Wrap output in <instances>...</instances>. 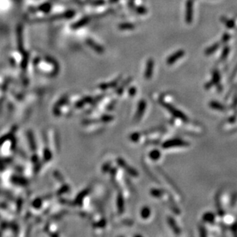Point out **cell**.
Here are the masks:
<instances>
[{"label":"cell","instance_id":"obj_24","mask_svg":"<svg viewBox=\"0 0 237 237\" xmlns=\"http://www.w3.org/2000/svg\"><path fill=\"white\" fill-rule=\"evenodd\" d=\"M199 230L200 234L201 236H206L207 235V230H206V229H205V227L203 226H200Z\"/></svg>","mask_w":237,"mask_h":237},{"label":"cell","instance_id":"obj_23","mask_svg":"<svg viewBox=\"0 0 237 237\" xmlns=\"http://www.w3.org/2000/svg\"><path fill=\"white\" fill-rule=\"evenodd\" d=\"M230 34H229V33H224L223 35V37H222V39H221V41H222L223 43H226V42L230 40Z\"/></svg>","mask_w":237,"mask_h":237},{"label":"cell","instance_id":"obj_8","mask_svg":"<svg viewBox=\"0 0 237 237\" xmlns=\"http://www.w3.org/2000/svg\"><path fill=\"white\" fill-rule=\"evenodd\" d=\"M167 222H168L169 226H170V227L172 229V230L174 231V233L176 234V235H179V234L180 233V228L178 227L177 225H176L174 219L173 218V217H171V216H168V217H167Z\"/></svg>","mask_w":237,"mask_h":237},{"label":"cell","instance_id":"obj_3","mask_svg":"<svg viewBox=\"0 0 237 237\" xmlns=\"http://www.w3.org/2000/svg\"><path fill=\"white\" fill-rule=\"evenodd\" d=\"M193 0H187L186 5V22L190 24L193 21Z\"/></svg>","mask_w":237,"mask_h":237},{"label":"cell","instance_id":"obj_28","mask_svg":"<svg viewBox=\"0 0 237 237\" xmlns=\"http://www.w3.org/2000/svg\"><path fill=\"white\" fill-rule=\"evenodd\" d=\"M236 73H237V66L236 67V68L234 69V71H233V75H231V77H230V79H234V77L236 76Z\"/></svg>","mask_w":237,"mask_h":237},{"label":"cell","instance_id":"obj_20","mask_svg":"<svg viewBox=\"0 0 237 237\" xmlns=\"http://www.w3.org/2000/svg\"><path fill=\"white\" fill-rule=\"evenodd\" d=\"M135 12L137 13L140 14V15H144L147 12V9L143 6H139V7L136 8Z\"/></svg>","mask_w":237,"mask_h":237},{"label":"cell","instance_id":"obj_18","mask_svg":"<svg viewBox=\"0 0 237 237\" xmlns=\"http://www.w3.org/2000/svg\"><path fill=\"white\" fill-rule=\"evenodd\" d=\"M149 157L153 161H157L161 157V152L158 150H153L150 153Z\"/></svg>","mask_w":237,"mask_h":237},{"label":"cell","instance_id":"obj_4","mask_svg":"<svg viewBox=\"0 0 237 237\" xmlns=\"http://www.w3.org/2000/svg\"><path fill=\"white\" fill-rule=\"evenodd\" d=\"M117 164H118V165L120 166V167L124 168V170H125V171H127L129 175H130V176H134V177H137V176H138V171H137L135 169L132 168L131 166H129L128 164H126V162H125L123 159L121 158L117 159Z\"/></svg>","mask_w":237,"mask_h":237},{"label":"cell","instance_id":"obj_26","mask_svg":"<svg viewBox=\"0 0 237 237\" xmlns=\"http://www.w3.org/2000/svg\"><path fill=\"white\" fill-rule=\"evenodd\" d=\"M232 231L235 236H237V223H235L233 226H232Z\"/></svg>","mask_w":237,"mask_h":237},{"label":"cell","instance_id":"obj_5","mask_svg":"<svg viewBox=\"0 0 237 237\" xmlns=\"http://www.w3.org/2000/svg\"><path fill=\"white\" fill-rule=\"evenodd\" d=\"M146 107H147V103L145 102V101L144 100L140 101L138 106V110H137V112H136V115L134 118L136 122H138L140 120V118H141L144 112H145Z\"/></svg>","mask_w":237,"mask_h":237},{"label":"cell","instance_id":"obj_9","mask_svg":"<svg viewBox=\"0 0 237 237\" xmlns=\"http://www.w3.org/2000/svg\"><path fill=\"white\" fill-rule=\"evenodd\" d=\"M220 80H221V76H220V71L216 69H214L212 72V80L210 81L213 85L214 84L218 85L219 84H220Z\"/></svg>","mask_w":237,"mask_h":237},{"label":"cell","instance_id":"obj_22","mask_svg":"<svg viewBox=\"0 0 237 237\" xmlns=\"http://www.w3.org/2000/svg\"><path fill=\"white\" fill-rule=\"evenodd\" d=\"M132 81L131 78H129V79H127V80L125 81V82H124V84H123L122 86H120V88L118 89V91H117V93H118L119 94H122L123 91H124V88H125V87H126L127 84H129V83H130V81Z\"/></svg>","mask_w":237,"mask_h":237},{"label":"cell","instance_id":"obj_1","mask_svg":"<svg viewBox=\"0 0 237 237\" xmlns=\"http://www.w3.org/2000/svg\"><path fill=\"white\" fill-rule=\"evenodd\" d=\"M160 103H161V105H162L163 107H164L165 108H166V109L169 112H170V113L172 114L173 116H174V117H176V118L180 119V120H183L184 122H187L188 120H189V118L187 117V116L186 115H184V114L183 113L182 111H180V110H178V109H176V108H175V107H174L172 104L166 103V102H164V101H162V100L160 101Z\"/></svg>","mask_w":237,"mask_h":237},{"label":"cell","instance_id":"obj_15","mask_svg":"<svg viewBox=\"0 0 237 237\" xmlns=\"http://www.w3.org/2000/svg\"><path fill=\"white\" fill-rule=\"evenodd\" d=\"M230 51V48L229 46L226 45V47H224L223 50V52H222V54H221V56H220V61H223L226 60V58L228 57V55H229Z\"/></svg>","mask_w":237,"mask_h":237},{"label":"cell","instance_id":"obj_6","mask_svg":"<svg viewBox=\"0 0 237 237\" xmlns=\"http://www.w3.org/2000/svg\"><path fill=\"white\" fill-rule=\"evenodd\" d=\"M153 68H154V61L153 58H149L147 61V65H146L145 71H144V78L147 80H149L151 79V77L153 75Z\"/></svg>","mask_w":237,"mask_h":237},{"label":"cell","instance_id":"obj_7","mask_svg":"<svg viewBox=\"0 0 237 237\" xmlns=\"http://www.w3.org/2000/svg\"><path fill=\"white\" fill-rule=\"evenodd\" d=\"M185 55V52H184V50H179L177 52H174L173 55L169 56L166 59V64L169 65H173L174 63H175L176 61L180 59V58H182L183 56Z\"/></svg>","mask_w":237,"mask_h":237},{"label":"cell","instance_id":"obj_13","mask_svg":"<svg viewBox=\"0 0 237 237\" xmlns=\"http://www.w3.org/2000/svg\"><path fill=\"white\" fill-rule=\"evenodd\" d=\"M221 21H222V22L223 23L224 25L227 27L228 29H233L234 27H235V22H234V21H233L231 19H227L226 17H224V16L221 17Z\"/></svg>","mask_w":237,"mask_h":237},{"label":"cell","instance_id":"obj_10","mask_svg":"<svg viewBox=\"0 0 237 237\" xmlns=\"http://www.w3.org/2000/svg\"><path fill=\"white\" fill-rule=\"evenodd\" d=\"M209 105L211 108L215 110H217V111H226V107L222 104L220 102H217L216 101H212V102H210Z\"/></svg>","mask_w":237,"mask_h":237},{"label":"cell","instance_id":"obj_29","mask_svg":"<svg viewBox=\"0 0 237 237\" xmlns=\"http://www.w3.org/2000/svg\"><path fill=\"white\" fill-rule=\"evenodd\" d=\"M134 0H129V2H128V4H129V6H130V8H132L133 6H134Z\"/></svg>","mask_w":237,"mask_h":237},{"label":"cell","instance_id":"obj_30","mask_svg":"<svg viewBox=\"0 0 237 237\" xmlns=\"http://www.w3.org/2000/svg\"><path fill=\"white\" fill-rule=\"evenodd\" d=\"M115 1H117V0H115Z\"/></svg>","mask_w":237,"mask_h":237},{"label":"cell","instance_id":"obj_19","mask_svg":"<svg viewBox=\"0 0 237 237\" xmlns=\"http://www.w3.org/2000/svg\"><path fill=\"white\" fill-rule=\"evenodd\" d=\"M151 196L158 198V197H161L163 195V191L161 189H152L151 190Z\"/></svg>","mask_w":237,"mask_h":237},{"label":"cell","instance_id":"obj_14","mask_svg":"<svg viewBox=\"0 0 237 237\" xmlns=\"http://www.w3.org/2000/svg\"><path fill=\"white\" fill-rule=\"evenodd\" d=\"M117 208L120 213H122L124 210V201L121 194H119L117 198Z\"/></svg>","mask_w":237,"mask_h":237},{"label":"cell","instance_id":"obj_11","mask_svg":"<svg viewBox=\"0 0 237 237\" xmlns=\"http://www.w3.org/2000/svg\"><path fill=\"white\" fill-rule=\"evenodd\" d=\"M220 42H216V43H214V44L212 45L210 47H209L208 48H207V49L205 50L204 52L205 55H210L213 54L215 52H216V50L220 48Z\"/></svg>","mask_w":237,"mask_h":237},{"label":"cell","instance_id":"obj_21","mask_svg":"<svg viewBox=\"0 0 237 237\" xmlns=\"http://www.w3.org/2000/svg\"><path fill=\"white\" fill-rule=\"evenodd\" d=\"M140 134L136 132V133H134V134H132L130 136V139L133 142H138L140 139Z\"/></svg>","mask_w":237,"mask_h":237},{"label":"cell","instance_id":"obj_27","mask_svg":"<svg viewBox=\"0 0 237 237\" xmlns=\"http://www.w3.org/2000/svg\"><path fill=\"white\" fill-rule=\"evenodd\" d=\"M236 106H237V94H236L235 97H234L233 103V107H236Z\"/></svg>","mask_w":237,"mask_h":237},{"label":"cell","instance_id":"obj_2","mask_svg":"<svg viewBox=\"0 0 237 237\" xmlns=\"http://www.w3.org/2000/svg\"><path fill=\"white\" fill-rule=\"evenodd\" d=\"M189 143L188 142L185 141L184 140L181 139H171L168 140L163 143L162 147L163 148H171V147H187L189 146Z\"/></svg>","mask_w":237,"mask_h":237},{"label":"cell","instance_id":"obj_17","mask_svg":"<svg viewBox=\"0 0 237 237\" xmlns=\"http://www.w3.org/2000/svg\"><path fill=\"white\" fill-rule=\"evenodd\" d=\"M140 216L143 219L146 220L151 216V210L147 207H144L140 211Z\"/></svg>","mask_w":237,"mask_h":237},{"label":"cell","instance_id":"obj_12","mask_svg":"<svg viewBox=\"0 0 237 237\" xmlns=\"http://www.w3.org/2000/svg\"><path fill=\"white\" fill-rule=\"evenodd\" d=\"M203 220L204 222L209 223H213L215 221V215L212 213L209 212L205 213L203 216Z\"/></svg>","mask_w":237,"mask_h":237},{"label":"cell","instance_id":"obj_16","mask_svg":"<svg viewBox=\"0 0 237 237\" xmlns=\"http://www.w3.org/2000/svg\"><path fill=\"white\" fill-rule=\"evenodd\" d=\"M134 25L130 22L122 23L119 25V29L121 30H133L134 29Z\"/></svg>","mask_w":237,"mask_h":237},{"label":"cell","instance_id":"obj_25","mask_svg":"<svg viewBox=\"0 0 237 237\" xmlns=\"http://www.w3.org/2000/svg\"><path fill=\"white\" fill-rule=\"evenodd\" d=\"M136 92H137V90H136L135 87H132V88H130V89L128 90V94H129V95L130 96H131V97L135 95Z\"/></svg>","mask_w":237,"mask_h":237}]
</instances>
